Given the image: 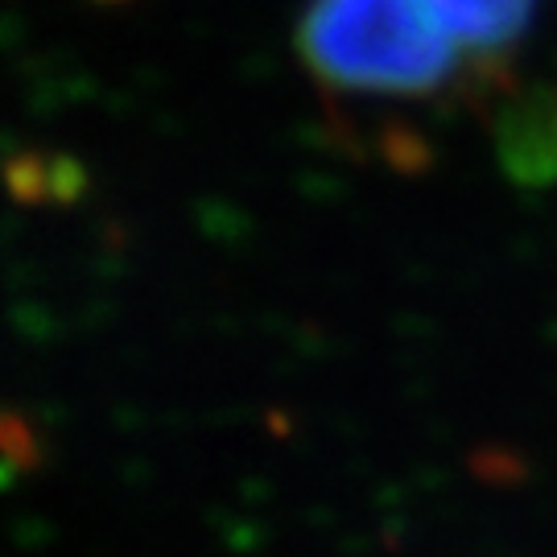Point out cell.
I'll use <instances>...</instances> for the list:
<instances>
[{"instance_id":"1","label":"cell","mask_w":557,"mask_h":557,"mask_svg":"<svg viewBox=\"0 0 557 557\" xmlns=\"http://www.w3.org/2000/svg\"><path fill=\"white\" fill-rule=\"evenodd\" d=\"M298 54L335 91L405 100L442 91L467 62L434 0H310Z\"/></svg>"},{"instance_id":"2","label":"cell","mask_w":557,"mask_h":557,"mask_svg":"<svg viewBox=\"0 0 557 557\" xmlns=\"http://www.w3.org/2000/svg\"><path fill=\"white\" fill-rule=\"evenodd\" d=\"M499 174L520 190L557 186V83H533L496 103L492 120Z\"/></svg>"},{"instance_id":"3","label":"cell","mask_w":557,"mask_h":557,"mask_svg":"<svg viewBox=\"0 0 557 557\" xmlns=\"http://www.w3.org/2000/svg\"><path fill=\"white\" fill-rule=\"evenodd\" d=\"M537 0H434V13L462 59L499 62L517 50Z\"/></svg>"},{"instance_id":"4","label":"cell","mask_w":557,"mask_h":557,"mask_svg":"<svg viewBox=\"0 0 557 557\" xmlns=\"http://www.w3.org/2000/svg\"><path fill=\"white\" fill-rule=\"evenodd\" d=\"M9 195L21 207H46V153L41 149H17L9 158Z\"/></svg>"},{"instance_id":"5","label":"cell","mask_w":557,"mask_h":557,"mask_svg":"<svg viewBox=\"0 0 557 557\" xmlns=\"http://www.w3.org/2000/svg\"><path fill=\"white\" fill-rule=\"evenodd\" d=\"M87 190V170L71 153H46V207H71Z\"/></svg>"},{"instance_id":"6","label":"cell","mask_w":557,"mask_h":557,"mask_svg":"<svg viewBox=\"0 0 557 557\" xmlns=\"http://www.w3.org/2000/svg\"><path fill=\"white\" fill-rule=\"evenodd\" d=\"M41 462V446H38V434L25 425L17 409H9L4 413V471L9 479L13 475H25V471H38Z\"/></svg>"},{"instance_id":"7","label":"cell","mask_w":557,"mask_h":557,"mask_svg":"<svg viewBox=\"0 0 557 557\" xmlns=\"http://www.w3.org/2000/svg\"><path fill=\"white\" fill-rule=\"evenodd\" d=\"M108 4H116V0H108Z\"/></svg>"}]
</instances>
